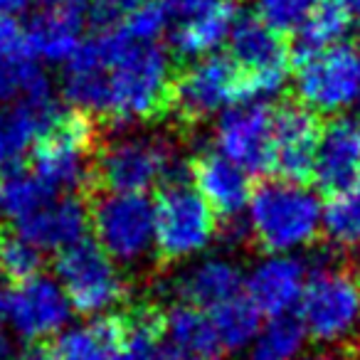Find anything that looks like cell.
I'll return each instance as SVG.
<instances>
[{"mask_svg":"<svg viewBox=\"0 0 360 360\" xmlns=\"http://www.w3.org/2000/svg\"><path fill=\"white\" fill-rule=\"evenodd\" d=\"M178 70L158 42H136L124 32L119 52L104 75L101 129L163 121L173 111V84Z\"/></svg>","mask_w":360,"mask_h":360,"instance_id":"cell-1","label":"cell"},{"mask_svg":"<svg viewBox=\"0 0 360 360\" xmlns=\"http://www.w3.org/2000/svg\"><path fill=\"white\" fill-rule=\"evenodd\" d=\"M101 124L84 111H62L60 119L35 141L32 175L52 193L94 195V158L101 146Z\"/></svg>","mask_w":360,"mask_h":360,"instance_id":"cell-2","label":"cell"},{"mask_svg":"<svg viewBox=\"0 0 360 360\" xmlns=\"http://www.w3.org/2000/svg\"><path fill=\"white\" fill-rule=\"evenodd\" d=\"M323 210L314 191L286 180H264L250 200V240L269 255H286L319 240Z\"/></svg>","mask_w":360,"mask_h":360,"instance_id":"cell-3","label":"cell"},{"mask_svg":"<svg viewBox=\"0 0 360 360\" xmlns=\"http://www.w3.org/2000/svg\"><path fill=\"white\" fill-rule=\"evenodd\" d=\"M180 165L175 146L168 136L131 134L114 141H101L94 158L96 193H129L143 195L148 188L165 186L170 180L188 178Z\"/></svg>","mask_w":360,"mask_h":360,"instance_id":"cell-4","label":"cell"},{"mask_svg":"<svg viewBox=\"0 0 360 360\" xmlns=\"http://www.w3.org/2000/svg\"><path fill=\"white\" fill-rule=\"evenodd\" d=\"M299 321L319 343H340L360 328V264L326 252L306 279Z\"/></svg>","mask_w":360,"mask_h":360,"instance_id":"cell-5","label":"cell"},{"mask_svg":"<svg viewBox=\"0 0 360 360\" xmlns=\"http://www.w3.org/2000/svg\"><path fill=\"white\" fill-rule=\"evenodd\" d=\"M155 212V262L160 266L200 255L217 232V215L188 178L158 188Z\"/></svg>","mask_w":360,"mask_h":360,"instance_id":"cell-6","label":"cell"},{"mask_svg":"<svg viewBox=\"0 0 360 360\" xmlns=\"http://www.w3.org/2000/svg\"><path fill=\"white\" fill-rule=\"evenodd\" d=\"M96 245L114 262L136 266L155 250V212L146 195L96 193L89 198Z\"/></svg>","mask_w":360,"mask_h":360,"instance_id":"cell-7","label":"cell"},{"mask_svg":"<svg viewBox=\"0 0 360 360\" xmlns=\"http://www.w3.org/2000/svg\"><path fill=\"white\" fill-rule=\"evenodd\" d=\"M55 271L70 306L84 316H101L111 306L124 304L129 296L126 276L89 237L62 250L55 259Z\"/></svg>","mask_w":360,"mask_h":360,"instance_id":"cell-8","label":"cell"},{"mask_svg":"<svg viewBox=\"0 0 360 360\" xmlns=\"http://www.w3.org/2000/svg\"><path fill=\"white\" fill-rule=\"evenodd\" d=\"M245 75L230 55H210L178 70L173 84V111L178 126L195 129L235 101H245Z\"/></svg>","mask_w":360,"mask_h":360,"instance_id":"cell-9","label":"cell"},{"mask_svg":"<svg viewBox=\"0 0 360 360\" xmlns=\"http://www.w3.org/2000/svg\"><path fill=\"white\" fill-rule=\"evenodd\" d=\"M296 99L333 114L360 99V40L338 42L296 60Z\"/></svg>","mask_w":360,"mask_h":360,"instance_id":"cell-10","label":"cell"},{"mask_svg":"<svg viewBox=\"0 0 360 360\" xmlns=\"http://www.w3.org/2000/svg\"><path fill=\"white\" fill-rule=\"evenodd\" d=\"M230 57L245 75V96H271L289 77L291 50L286 37L259 20L257 13L237 15L230 32Z\"/></svg>","mask_w":360,"mask_h":360,"instance_id":"cell-11","label":"cell"},{"mask_svg":"<svg viewBox=\"0 0 360 360\" xmlns=\"http://www.w3.org/2000/svg\"><path fill=\"white\" fill-rule=\"evenodd\" d=\"M217 148L247 173L274 170V109L259 101L230 106L215 126Z\"/></svg>","mask_w":360,"mask_h":360,"instance_id":"cell-12","label":"cell"},{"mask_svg":"<svg viewBox=\"0 0 360 360\" xmlns=\"http://www.w3.org/2000/svg\"><path fill=\"white\" fill-rule=\"evenodd\" d=\"M319 114L301 104L299 99H286L274 109V173L286 183L306 186L314 180L316 150L321 141Z\"/></svg>","mask_w":360,"mask_h":360,"instance_id":"cell-13","label":"cell"},{"mask_svg":"<svg viewBox=\"0 0 360 360\" xmlns=\"http://www.w3.org/2000/svg\"><path fill=\"white\" fill-rule=\"evenodd\" d=\"M70 299L62 286L47 276L13 284L11 294H6V316L15 333L32 345L57 338L70 321Z\"/></svg>","mask_w":360,"mask_h":360,"instance_id":"cell-14","label":"cell"},{"mask_svg":"<svg viewBox=\"0 0 360 360\" xmlns=\"http://www.w3.org/2000/svg\"><path fill=\"white\" fill-rule=\"evenodd\" d=\"M360 180V121L335 116L323 124L316 150L314 183L323 195L333 198L358 188Z\"/></svg>","mask_w":360,"mask_h":360,"instance_id":"cell-15","label":"cell"},{"mask_svg":"<svg viewBox=\"0 0 360 360\" xmlns=\"http://www.w3.org/2000/svg\"><path fill=\"white\" fill-rule=\"evenodd\" d=\"M195 191L205 198L220 220H237L252 200L250 173L215 150H200L188 165Z\"/></svg>","mask_w":360,"mask_h":360,"instance_id":"cell-16","label":"cell"},{"mask_svg":"<svg viewBox=\"0 0 360 360\" xmlns=\"http://www.w3.org/2000/svg\"><path fill=\"white\" fill-rule=\"evenodd\" d=\"M37 250H67L86 237L91 227L89 200L82 195H57L35 215L13 225Z\"/></svg>","mask_w":360,"mask_h":360,"instance_id":"cell-17","label":"cell"},{"mask_svg":"<svg viewBox=\"0 0 360 360\" xmlns=\"http://www.w3.org/2000/svg\"><path fill=\"white\" fill-rule=\"evenodd\" d=\"M306 286V266L301 259L289 255H274L257 264L245 279L247 299L255 309L271 319L289 316L301 301Z\"/></svg>","mask_w":360,"mask_h":360,"instance_id":"cell-18","label":"cell"},{"mask_svg":"<svg viewBox=\"0 0 360 360\" xmlns=\"http://www.w3.org/2000/svg\"><path fill=\"white\" fill-rule=\"evenodd\" d=\"M242 286H245V276L240 266L227 257H205L170 281V291L175 294L178 304L195 306L202 311H212L237 299Z\"/></svg>","mask_w":360,"mask_h":360,"instance_id":"cell-19","label":"cell"},{"mask_svg":"<svg viewBox=\"0 0 360 360\" xmlns=\"http://www.w3.org/2000/svg\"><path fill=\"white\" fill-rule=\"evenodd\" d=\"M237 15L240 13H237L235 0H215L198 15L188 18L183 22H173L168 35L173 57L186 62L215 50L217 45H222L230 37Z\"/></svg>","mask_w":360,"mask_h":360,"instance_id":"cell-20","label":"cell"},{"mask_svg":"<svg viewBox=\"0 0 360 360\" xmlns=\"http://www.w3.org/2000/svg\"><path fill=\"white\" fill-rule=\"evenodd\" d=\"M124 333L114 360H170L165 343V311L153 301H139L121 311Z\"/></svg>","mask_w":360,"mask_h":360,"instance_id":"cell-21","label":"cell"},{"mask_svg":"<svg viewBox=\"0 0 360 360\" xmlns=\"http://www.w3.org/2000/svg\"><path fill=\"white\" fill-rule=\"evenodd\" d=\"M82 3L57 11H42L32 18L27 37L35 57L50 62H67L82 45Z\"/></svg>","mask_w":360,"mask_h":360,"instance_id":"cell-22","label":"cell"},{"mask_svg":"<svg viewBox=\"0 0 360 360\" xmlns=\"http://www.w3.org/2000/svg\"><path fill=\"white\" fill-rule=\"evenodd\" d=\"M165 343L173 358H217L220 353L210 314L188 304L165 311Z\"/></svg>","mask_w":360,"mask_h":360,"instance_id":"cell-23","label":"cell"},{"mask_svg":"<svg viewBox=\"0 0 360 360\" xmlns=\"http://www.w3.org/2000/svg\"><path fill=\"white\" fill-rule=\"evenodd\" d=\"M350 18L335 0H321L316 11L309 15L299 32H296V45H294V62L301 57L316 55V52L333 47L340 42V37L348 32Z\"/></svg>","mask_w":360,"mask_h":360,"instance_id":"cell-24","label":"cell"},{"mask_svg":"<svg viewBox=\"0 0 360 360\" xmlns=\"http://www.w3.org/2000/svg\"><path fill=\"white\" fill-rule=\"evenodd\" d=\"M52 198H57V193H52L45 183H40L32 175V170L18 168L0 175V212L8 220H13V225L35 215Z\"/></svg>","mask_w":360,"mask_h":360,"instance_id":"cell-25","label":"cell"},{"mask_svg":"<svg viewBox=\"0 0 360 360\" xmlns=\"http://www.w3.org/2000/svg\"><path fill=\"white\" fill-rule=\"evenodd\" d=\"M210 319L212 326H215L220 350H242L262 330L259 328L262 314L255 309V304L247 296H237V299L212 309Z\"/></svg>","mask_w":360,"mask_h":360,"instance_id":"cell-26","label":"cell"},{"mask_svg":"<svg viewBox=\"0 0 360 360\" xmlns=\"http://www.w3.org/2000/svg\"><path fill=\"white\" fill-rule=\"evenodd\" d=\"M304 343L306 328L299 316H279L257 333L245 360H296Z\"/></svg>","mask_w":360,"mask_h":360,"instance_id":"cell-27","label":"cell"},{"mask_svg":"<svg viewBox=\"0 0 360 360\" xmlns=\"http://www.w3.org/2000/svg\"><path fill=\"white\" fill-rule=\"evenodd\" d=\"M42 264V250L25 240L13 225H0V274H6L13 284H22L40 276Z\"/></svg>","mask_w":360,"mask_h":360,"instance_id":"cell-28","label":"cell"},{"mask_svg":"<svg viewBox=\"0 0 360 360\" xmlns=\"http://www.w3.org/2000/svg\"><path fill=\"white\" fill-rule=\"evenodd\" d=\"M323 230L335 247H360V186L328 198Z\"/></svg>","mask_w":360,"mask_h":360,"instance_id":"cell-29","label":"cell"},{"mask_svg":"<svg viewBox=\"0 0 360 360\" xmlns=\"http://www.w3.org/2000/svg\"><path fill=\"white\" fill-rule=\"evenodd\" d=\"M45 89H50V82L35 60L0 62V101H20Z\"/></svg>","mask_w":360,"mask_h":360,"instance_id":"cell-30","label":"cell"},{"mask_svg":"<svg viewBox=\"0 0 360 360\" xmlns=\"http://www.w3.org/2000/svg\"><path fill=\"white\" fill-rule=\"evenodd\" d=\"M321 0H257V15L281 37L296 35Z\"/></svg>","mask_w":360,"mask_h":360,"instance_id":"cell-31","label":"cell"},{"mask_svg":"<svg viewBox=\"0 0 360 360\" xmlns=\"http://www.w3.org/2000/svg\"><path fill=\"white\" fill-rule=\"evenodd\" d=\"M143 0H82V15L94 32H114L126 25Z\"/></svg>","mask_w":360,"mask_h":360,"instance_id":"cell-32","label":"cell"},{"mask_svg":"<svg viewBox=\"0 0 360 360\" xmlns=\"http://www.w3.org/2000/svg\"><path fill=\"white\" fill-rule=\"evenodd\" d=\"M35 60L27 30L13 15H0V62Z\"/></svg>","mask_w":360,"mask_h":360,"instance_id":"cell-33","label":"cell"},{"mask_svg":"<svg viewBox=\"0 0 360 360\" xmlns=\"http://www.w3.org/2000/svg\"><path fill=\"white\" fill-rule=\"evenodd\" d=\"M299 360H358L353 353H345V350H328V353H316V355H306Z\"/></svg>","mask_w":360,"mask_h":360,"instance_id":"cell-34","label":"cell"},{"mask_svg":"<svg viewBox=\"0 0 360 360\" xmlns=\"http://www.w3.org/2000/svg\"><path fill=\"white\" fill-rule=\"evenodd\" d=\"M30 0H0V15H15Z\"/></svg>","mask_w":360,"mask_h":360,"instance_id":"cell-35","label":"cell"},{"mask_svg":"<svg viewBox=\"0 0 360 360\" xmlns=\"http://www.w3.org/2000/svg\"><path fill=\"white\" fill-rule=\"evenodd\" d=\"M345 13H348L350 20H358L360 22V0H335Z\"/></svg>","mask_w":360,"mask_h":360,"instance_id":"cell-36","label":"cell"},{"mask_svg":"<svg viewBox=\"0 0 360 360\" xmlns=\"http://www.w3.org/2000/svg\"><path fill=\"white\" fill-rule=\"evenodd\" d=\"M40 3L45 11H57V8H67V6H75V3H82V0H35Z\"/></svg>","mask_w":360,"mask_h":360,"instance_id":"cell-37","label":"cell"},{"mask_svg":"<svg viewBox=\"0 0 360 360\" xmlns=\"http://www.w3.org/2000/svg\"><path fill=\"white\" fill-rule=\"evenodd\" d=\"M0 360H13V345L3 330H0ZM18 360V358H15Z\"/></svg>","mask_w":360,"mask_h":360,"instance_id":"cell-38","label":"cell"},{"mask_svg":"<svg viewBox=\"0 0 360 360\" xmlns=\"http://www.w3.org/2000/svg\"><path fill=\"white\" fill-rule=\"evenodd\" d=\"M170 360H220V358H170Z\"/></svg>","mask_w":360,"mask_h":360,"instance_id":"cell-39","label":"cell"},{"mask_svg":"<svg viewBox=\"0 0 360 360\" xmlns=\"http://www.w3.org/2000/svg\"><path fill=\"white\" fill-rule=\"evenodd\" d=\"M3 121H6V111L0 109V126H3Z\"/></svg>","mask_w":360,"mask_h":360,"instance_id":"cell-40","label":"cell"},{"mask_svg":"<svg viewBox=\"0 0 360 360\" xmlns=\"http://www.w3.org/2000/svg\"><path fill=\"white\" fill-rule=\"evenodd\" d=\"M358 116H360V99H358ZM360 121V119H358Z\"/></svg>","mask_w":360,"mask_h":360,"instance_id":"cell-41","label":"cell"}]
</instances>
